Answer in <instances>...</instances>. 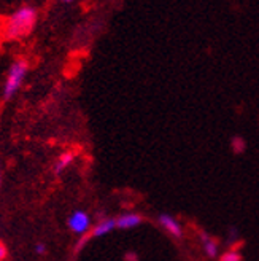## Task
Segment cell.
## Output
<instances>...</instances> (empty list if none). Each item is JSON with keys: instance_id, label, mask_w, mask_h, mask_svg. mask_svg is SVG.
Wrapping results in <instances>:
<instances>
[{"instance_id": "12", "label": "cell", "mask_w": 259, "mask_h": 261, "mask_svg": "<svg viewBox=\"0 0 259 261\" xmlns=\"http://www.w3.org/2000/svg\"><path fill=\"white\" fill-rule=\"evenodd\" d=\"M35 252H37V253H40V255H43V253L46 252L45 244H37V245H35Z\"/></svg>"}, {"instance_id": "13", "label": "cell", "mask_w": 259, "mask_h": 261, "mask_svg": "<svg viewBox=\"0 0 259 261\" xmlns=\"http://www.w3.org/2000/svg\"><path fill=\"white\" fill-rule=\"evenodd\" d=\"M0 184H2V175H0Z\"/></svg>"}, {"instance_id": "2", "label": "cell", "mask_w": 259, "mask_h": 261, "mask_svg": "<svg viewBox=\"0 0 259 261\" xmlns=\"http://www.w3.org/2000/svg\"><path fill=\"white\" fill-rule=\"evenodd\" d=\"M29 70V62L24 58H18L15 62L10 65L8 70V76L5 82V88H4V99L10 100L13 96L16 94V91L19 89L25 73Z\"/></svg>"}, {"instance_id": "11", "label": "cell", "mask_w": 259, "mask_h": 261, "mask_svg": "<svg viewBox=\"0 0 259 261\" xmlns=\"http://www.w3.org/2000/svg\"><path fill=\"white\" fill-rule=\"evenodd\" d=\"M8 256V250H7V245L4 241H0V261H4Z\"/></svg>"}, {"instance_id": "8", "label": "cell", "mask_w": 259, "mask_h": 261, "mask_svg": "<svg viewBox=\"0 0 259 261\" xmlns=\"http://www.w3.org/2000/svg\"><path fill=\"white\" fill-rule=\"evenodd\" d=\"M204 244V249H205V253L207 256H210V258H216L218 256V244L210 238V239H207Z\"/></svg>"}, {"instance_id": "4", "label": "cell", "mask_w": 259, "mask_h": 261, "mask_svg": "<svg viewBox=\"0 0 259 261\" xmlns=\"http://www.w3.org/2000/svg\"><path fill=\"white\" fill-rule=\"evenodd\" d=\"M158 221H159V225L170 234V236H174L177 239L183 238V229H181L180 223L172 215H169V214H159Z\"/></svg>"}, {"instance_id": "10", "label": "cell", "mask_w": 259, "mask_h": 261, "mask_svg": "<svg viewBox=\"0 0 259 261\" xmlns=\"http://www.w3.org/2000/svg\"><path fill=\"white\" fill-rule=\"evenodd\" d=\"M245 145H247V143H245V140H243L242 137L236 136L234 139H232V150H234V153H237V154L243 153L245 148H247Z\"/></svg>"}, {"instance_id": "1", "label": "cell", "mask_w": 259, "mask_h": 261, "mask_svg": "<svg viewBox=\"0 0 259 261\" xmlns=\"http://www.w3.org/2000/svg\"><path fill=\"white\" fill-rule=\"evenodd\" d=\"M37 24V10L31 5L19 7L4 21V35L8 40L27 37Z\"/></svg>"}, {"instance_id": "9", "label": "cell", "mask_w": 259, "mask_h": 261, "mask_svg": "<svg viewBox=\"0 0 259 261\" xmlns=\"http://www.w3.org/2000/svg\"><path fill=\"white\" fill-rule=\"evenodd\" d=\"M242 259L243 256L237 250H227L219 256V261H242Z\"/></svg>"}, {"instance_id": "6", "label": "cell", "mask_w": 259, "mask_h": 261, "mask_svg": "<svg viewBox=\"0 0 259 261\" xmlns=\"http://www.w3.org/2000/svg\"><path fill=\"white\" fill-rule=\"evenodd\" d=\"M116 228V218H105L99 221V223L93 228V231L89 232L91 238H100V236H105L110 231H113Z\"/></svg>"}, {"instance_id": "5", "label": "cell", "mask_w": 259, "mask_h": 261, "mask_svg": "<svg viewBox=\"0 0 259 261\" xmlns=\"http://www.w3.org/2000/svg\"><path fill=\"white\" fill-rule=\"evenodd\" d=\"M141 223H143V217H141L140 214H135V212L123 214L116 218V228H120V229H131V228H135Z\"/></svg>"}, {"instance_id": "3", "label": "cell", "mask_w": 259, "mask_h": 261, "mask_svg": "<svg viewBox=\"0 0 259 261\" xmlns=\"http://www.w3.org/2000/svg\"><path fill=\"white\" fill-rule=\"evenodd\" d=\"M67 225L75 234H84L91 228V217L84 211H75L69 217Z\"/></svg>"}, {"instance_id": "7", "label": "cell", "mask_w": 259, "mask_h": 261, "mask_svg": "<svg viewBox=\"0 0 259 261\" xmlns=\"http://www.w3.org/2000/svg\"><path fill=\"white\" fill-rule=\"evenodd\" d=\"M72 161H73V153H64V154H61L57 163H56V166H54V172L61 174Z\"/></svg>"}]
</instances>
